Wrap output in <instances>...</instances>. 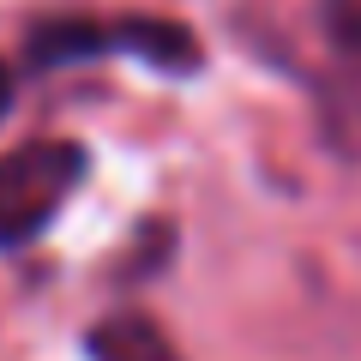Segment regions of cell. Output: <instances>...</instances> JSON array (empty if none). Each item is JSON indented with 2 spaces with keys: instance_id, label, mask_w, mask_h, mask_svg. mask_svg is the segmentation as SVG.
Segmentation results:
<instances>
[{
  "instance_id": "cell-5",
  "label": "cell",
  "mask_w": 361,
  "mask_h": 361,
  "mask_svg": "<svg viewBox=\"0 0 361 361\" xmlns=\"http://www.w3.org/2000/svg\"><path fill=\"white\" fill-rule=\"evenodd\" d=\"M6 103H13V78H6V66H0V115H6Z\"/></svg>"
},
{
  "instance_id": "cell-4",
  "label": "cell",
  "mask_w": 361,
  "mask_h": 361,
  "mask_svg": "<svg viewBox=\"0 0 361 361\" xmlns=\"http://www.w3.org/2000/svg\"><path fill=\"white\" fill-rule=\"evenodd\" d=\"M103 42H121V49H133V54H145V61H157V66H193L199 61V49H193V37L180 25H121V30H103Z\"/></svg>"
},
{
  "instance_id": "cell-2",
  "label": "cell",
  "mask_w": 361,
  "mask_h": 361,
  "mask_svg": "<svg viewBox=\"0 0 361 361\" xmlns=\"http://www.w3.org/2000/svg\"><path fill=\"white\" fill-rule=\"evenodd\" d=\"M331 66H325V109L343 139H361V6H337L325 18Z\"/></svg>"
},
{
  "instance_id": "cell-3",
  "label": "cell",
  "mask_w": 361,
  "mask_h": 361,
  "mask_svg": "<svg viewBox=\"0 0 361 361\" xmlns=\"http://www.w3.org/2000/svg\"><path fill=\"white\" fill-rule=\"evenodd\" d=\"M90 361H180V349L145 313H109L103 325H90Z\"/></svg>"
},
{
  "instance_id": "cell-1",
  "label": "cell",
  "mask_w": 361,
  "mask_h": 361,
  "mask_svg": "<svg viewBox=\"0 0 361 361\" xmlns=\"http://www.w3.org/2000/svg\"><path fill=\"white\" fill-rule=\"evenodd\" d=\"M78 175H85V151L66 139H30L0 157V247H18L49 229Z\"/></svg>"
}]
</instances>
